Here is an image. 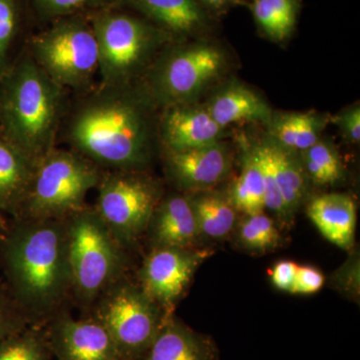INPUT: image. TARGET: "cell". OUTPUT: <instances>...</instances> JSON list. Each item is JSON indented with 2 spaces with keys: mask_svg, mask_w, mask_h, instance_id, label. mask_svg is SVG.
Returning <instances> with one entry per match:
<instances>
[{
  "mask_svg": "<svg viewBox=\"0 0 360 360\" xmlns=\"http://www.w3.org/2000/svg\"><path fill=\"white\" fill-rule=\"evenodd\" d=\"M70 101L59 136L103 172L142 170L153 155V108L143 82L103 85Z\"/></svg>",
  "mask_w": 360,
  "mask_h": 360,
  "instance_id": "cell-1",
  "label": "cell"
},
{
  "mask_svg": "<svg viewBox=\"0 0 360 360\" xmlns=\"http://www.w3.org/2000/svg\"><path fill=\"white\" fill-rule=\"evenodd\" d=\"M0 264L18 309H58L71 292L65 219L14 220L0 238Z\"/></svg>",
  "mask_w": 360,
  "mask_h": 360,
  "instance_id": "cell-2",
  "label": "cell"
},
{
  "mask_svg": "<svg viewBox=\"0 0 360 360\" xmlns=\"http://www.w3.org/2000/svg\"><path fill=\"white\" fill-rule=\"evenodd\" d=\"M68 92L25 49L0 77V136L35 165L58 146Z\"/></svg>",
  "mask_w": 360,
  "mask_h": 360,
  "instance_id": "cell-3",
  "label": "cell"
},
{
  "mask_svg": "<svg viewBox=\"0 0 360 360\" xmlns=\"http://www.w3.org/2000/svg\"><path fill=\"white\" fill-rule=\"evenodd\" d=\"M89 18L98 45L99 84L141 82L139 78L167 33L116 6L90 13Z\"/></svg>",
  "mask_w": 360,
  "mask_h": 360,
  "instance_id": "cell-4",
  "label": "cell"
},
{
  "mask_svg": "<svg viewBox=\"0 0 360 360\" xmlns=\"http://www.w3.org/2000/svg\"><path fill=\"white\" fill-rule=\"evenodd\" d=\"M103 172L75 151L56 146L35 163L16 219H68L86 206L87 194L96 189Z\"/></svg>",
  "mask_w": 360,
  "mask_h": 360,
  "instance_id": "cell-5",
  "label": "cell"
},
{
  "mask_svg": "<svg viewBox=\"0 0 360 360\" xmlns=\"http://www.w3.org/2000/svg\"><path fill=\"white\" fill-rule=\"evenodd\" d=\"M65 222L71 292L82 304H91L122 278L123 248L94 207L85 206Z\"/></svg>",
  "mask_w": 360,
  "mask_h": 360,
  "instance_id": "cell-6",
  "label": "cell"
},
{
  "mask_svg": "<svg viewBox=\"0 0 360 360\" xmlns=\"http://www.w3.org/2000/svg\"><path fill=\"white\" fill-rule=\"evenodd\" d=\"M30 39L26 51L56 84L75 94L94 86L98 75V45L89 14L52 21Z\"/></svg>",
  "mask_w": 360,
  "mask_h": 360,
  "instance_id": "cell-7",
  "label": "cell"
},
{
  "mask_svg": "<svg viewBox=\"0 0 360 360\" xmlns=\"http://www.w3.org/2000/svg\"><path fill=\"white\" fill-rule=\"evenodd\" d=\"M94 210L123 248L148 229L161 200L160 186L142 170L103 172Z\"/></svg>",
  "mask_w": 360,
  "mask_h": 360,
  "instance_id": "cell-8",
  "label": "cell"
},
{
  "mask_svg": "<svg viewBox=\"0 0 360 360\" xmlns=\"http://www.w3.org/2000/svg\"><path fill=\"white\" fill-rule=\"evenodd\" d=\"M96 319L115 341L120 354L148 352L165 319L162 307L149 297L139 284H111L96 300Z\"/></svg>",
  "mask_w": 360,
  "mask_h": 360,
  "instance_id": "cell-9",
  "label": "cell"
},
{
  "mask_svg": "<svg viewBox=\"0 0 360 360\" xmlns=\"http://www.w3.org/2000/svg\"><path fill=\"white\" fill-rule=\"evenodd\" d=\"M222 65L221 52L212 45L180 47L161 56L143 84L162 108L189 103L219 75Z\"/></svg>",
  "mask_w": 360,
  "mask_h": 360,
  "instance_id": "cell-10",
  "label": "cell"
},
{
  "mask_svg": "<svg viewBox=\"0 0 360 360\" xmlns=\"http://www.w3.org/2000/svg\"><path fill=\"white\" fill-rule=\"evenodd\" d=\"M210 255L206 250L155 246L139 271V286L163 310H170Z\"/></svg>",
  "mask_w": 360,
  "mask_h": 360,
  "instance_id": "cell-11",
  "label": "cell"
},
{
  "mask_svg": "<svg viewBox=\"0 0 360 360\" xmlns=\"http://www.w3.org/2000/svg\"><path fill=\"white\" fill-rule=\"evenodd\" d=\"M224 129L207 108L189 103L165 106L158 120V135L165 151L210 146L219 141Z\"/></svg>",
  "mask_w": 360,
  "mask_h": 360,
  "instance_id": "cell-12",
  "label": "cell"
},
{
  "mask_svg": "<svg viewBox=\"0 0 360 360\" xmlns=\"http://www.w3.org/2000/svg\"><path fill=\"white\" fill-rule=\"evenodd\" d=\"M165 162L169 176L186 191L212 188L231 168L229 150L219 141L188 150L165 151Z\"/></svg>",
  "mask_w": 360,
  "mask_h": 360,
  "instance_id": "cell-13",
  "label": "cell"
},
{
  "mask_svg": "<svg viewBox=\"0 0 360 360\" xmlns=\"http://www.w3.org/2000/svg\"><path fill=\"white\" fill-rule=\"evenodd\" d=\"M56 330L63 360H117L120 356L110 333L96 319L63 317Z\"/></svg>",
  "mask_w": 360,
  "mask_h": 360,
  "instance_id": "cell-14",
  "label": "cell"
},
{
  "mask_svg": "<svg viewBox=\"0 0 360 360\" xmlns=\"http://www.w3.org/2000/svg\"><path fill=\"white\" fill-rule=\"evenodd\" d=\"M148 229L155 246L191 248L200 236L188 196H168L156 206Z\"/></svg>",
  "mask_w": 360,
  "mask_h": 360,
  "instance_id": "cell-15",
  "label": "cell"
},
{
  "mask_svg": "<svg viewBox=\"0 0 360 360\" xmlns=\"http://www.w3.org/2000/svg\"><path fill=\"white\" fill-rule=\"evenodd\" d=\"M212 338L167 317L144 360H217Z\"/></svg>",
  "mask_w": 360,
  "mask_h": 360,
  "instance_id": "cell-16",
  "label": "cell"
},
{
  "mask_svg": "<svg viewBox=\"0 0 360 360\" xmlns=\"http://www.w3.org/2000/svg\"><path fill=\"white\" fill-rule=\"evenodd\" d=\"M309 217L319 232L331 243L349 250L354 243L356 206L347 194L329 193L310 202Z\"/></svg>",
  "mask_w": 360,
  "mask_h": 360,
  "instance_id": "cell-17",
  "label": "cell"
},
{
  "mask_svg": "<svg viewBox=\"0 0 360 360\" xmlns=\"http://www.w3.org/2000/svg\"><path fill=\"white\" fill-rule=\"evenodd\" d=\"M34 165L0 136V212L18 219Z\"/></svg>",
  "mask_w": 360,
  "mask_h": 360,
  "instance_id": "cell-18",
  "label": "cell"
},
{
  "mask_svg": "<svg viewBox=\"0 0 360 360\" xmlns=\"http://www.w3.org/2000/svg\"><path fill=\"white\" fill-rule=\"evenodd\" d=\"M144 14L165 33L187 34L202 23V13L194 0H115Z\"/></svg>",
  "mask_w": 360,
  "mask_h": 360,
  "instance_id": "cell-19",
  "label": "cell"
},
{
  "mask_svg": "<svg viewBox=\"0 0 360 360\" xmlns=\"http://www.w3.org/2000/svg\"><path fill=\"white\" fill-rule=\"evenodd\" d=\"M207 110L220 127L232 123L270 122L271 110L252 90L241 85H232L217 94Z\"/></svg>",
  "mask_w": 360,
  "mask_h": 360,
  "instance_id": "cell-20",
  "label": "cell"
},
{
  "mask_svg": "<svg viewBox=\"0 0 360 360\" xmlns=\"http://www.w3.org/2000/svg\"><path fill=\"white\" fill-rule=\"evenodd\" d=\"M326 120L314 113H284L270 122L277 144L291 151H302L321 139Z\"/></svg>",
  "mask_w": 360,
  "mask_h": 360,
  "instance_id": "cell-21",
  "label": "cell"
},
{
  "mask_svg": "<svg viewBox=\"0 0 360 360\" xmlns=\"http://www.w3.org/2000/svg\"><path fill=\"white\" fill-rule=\"evenodd\" d=\"M269 144L286 217H292L304 198L307 174L302 162L292 155V151L276 142H269Z\"/></svg>",
  "mask_w": 360,
  "mask_h": 360,
  "instance_id": "cell-22",
  "label": "cell"
},
{
  "mask_svg": "<svg viewBox=\"0 0 360 360\" xmlns=\"http://www.w3.org/2000/svg\"><path fill=\"white\" fill-rule=\"evenodd\" d=\"M191 198L200 234L224 238L236 224V208L231 200L217 193L200 194Z\"/></svg>",
  "mask_w": 360,
  "mask_h": 360,
  "instance_id": "cell-23",
  "label": "cell"
},
{
  "mask_svg": "<svg viewBox=\"0 0 360 360\" xmlns=\"http://www.w3.org/2000/svg\"><path fill=\"white\" fill-rule=\"evenodd\" d=\"M229 200L236 210L246 215L264 212V181L253 151L243 160V169L238 179L234 180Z\"/></svg>",
  "mask_w": 360,
  "mask_h": 360,
  "instance_id": "cell-24",
  "label": "cell"
},
{
  "mask_svg": "<svg viewBox=\"0 0 360 360\" xmlns=\"http://www.w3.org/2000/svg\"><path fill=\"white\" fill-rule=\"evenodd\" d=\"M305 174L317 186L335 184L342 176V163L340 155L330 144L321 141L300 151Z\"/></svg>",
  "mask_w": 360,
  "mask_h": 360,
  "instance_id": "cell-25",
  "label": "cell"
},
{
  "mask_svg": "<svg viewBox=\"0 0 360 360\" xmlns=\"http://www.w3.org/2000/svg\"><path fill=\"white\" fill-rule=\"evenodd\" d=\"M252 11L260 27L276 40L286 39L295 23L293 0H255Z\"/></svg>",
  "mask_w": 360,
  "mask_h": 360,
  "instance_id": "cell-26",
  "label": "cell"
},
{
  "mask_svg": "<svg viewBox=\"0 0 360 360\" xmlns=\"http://www.w3.org/2000/svg\"><path fill=\"white\" fill-rule=\"evenodd\" d=\"M40 20L56 21L77 14H90L115 6V0H25Z\"/></svg>",
  "mask_w": 360,
  "mask_h": 360,
  "instance_id": "cell-27",
  "label": "cell"
},
{
  "mask_svg": "<svg viewBox=\"0 0 360 360\" xmlns=\"http://www.w3.org/2000/svg\"><path fill=\"white\" fill-rule=\"evenodd\" d=\"M239 226V240L251 250L265 251L276 248L281 241V234L274 221L264 212L246 215Z\"/></svg>",
  "mask_w": 360,
  "mask_h": 360,
  "instance_id": "cell-28",
  "label": "cell"
},
{
  "mask_svg": "<svg viewBox=\"0 0 360 360\" xmlns=\"http://www.w3.org/2000/svg\"><path fill=\"white\" fill-rule=\"evenodd\" d=\"M20 0H0V77L13 61L11 51L20 32Z\"/></svg>",
  "mask_w": 360,
  "mask_h": 360,
  "instance_id": "cell-29",
  "label": "cell"
},
{
  "mask_svg": "<svg viewBox=\"0 0 360 360\" xmlns=\"http://www.w3.org/2000/svg\"><path fill=\"white\" fill-rule=\"evenodd\" d=\"M252 151L253 155L257 158L260 172H262L264 187L265 208H269L270 210L277 213V214L286 217L283 198H281L278 186H277L276 170H274L269 142L260 144Z\"/></svg>",
  "mask_w": 360,
  "mask_h": 360,
  "instance_id": "cell-30",
  "label": "cell"
},
{
  "mask_svg": "<svg viewBox=\"0 0 360 360\" xmlns=\"http://www.w3.org/2000/svg\"><path fill=\"white\" fill-rule=\"evenodd\" d=\"M0 360H44L37 341L30 338L9 341L0 347Z\"/></svg>",
  "mask_w": 360,
  "mask_h": 360,
  "instance_id": "cell-31",
  "label": "cell"
},
{
  "mask_svg": "<svg viewBox=\"0 0 360 360\" xmlns=\"http://www.w3.org/2000/svg\"><path fill=\"white\" fill-rule=\"evenodd\" d=\"M324 281L326 279L321 270L312 266H298L295 283L290 292L312 295L321 290Z\"/></svg>",
  "mask_w": 360,
  "mask_h": 360,
  "instance_id": "cell-32",
  "label": "cell"
},
{
  "mask_svg": "<svg viewBox=\"0 0 360 360\" xmlns=\"http://www.w3.org/2000/svg\"><path fill=\"white\" fill-rule=\"evenodd\" d=\"M297 269L298 265L290 260L277 262L271 272L272 283L278 290L291 291Z\"/></svg>",
  "mask_w": 360,
  "mask_h": 360,
  "instance_id": "cell-33",
  "label": "cell"
},
{
  "mask_svg": "<svg viewBox=\"0 0 360 360\" xmlns=\"http://www.w3.org/2000/svg\"><path fill=\"white\" fill-rule=\"evenodd\" d=\"M336 120H338L343 134L347 135L349 141L359 142L360 110L359 106L345 111Z\"/></svg>",
  "mask_w": 360,
  "mask_h": 360,
  "instance_id": "cell-34",
  "label": "cell"
},
{
  "mask_svg": "<svg viewBox=\"0 0 360 360\" xmlns=\"http://www.w3.org/2000/svg\"><path fill=\"white\" fill-rule=\"evenodd\" d=\"M338 283L340 288L347 291L356 295V290H359V260H354L345 264L340 269L338 276Z\"/></svg>",
  "mask_w": 360,
  "mask_h": 360,
  "instance_id": "cell-35",
  "label": "cell"
},
{
  "mask_svg": "<svg viewBox=\"0 0 360 360\" xmlns=\"http://www.w3.org/2000/svg\"><path fill=\"white\" fill-rule=\"evenodd\" d=\"M16 310L20 309L8 295H0V342L11 330Z\"/></svg>",
  "mask_w": 360,
  "mask_h": 360,
  "instance_id": "cell-36",
  "label": "cell"
},
{
  "mask_svg": "<svg viewBox=\"0 0 360 360\" xmlns=\"http://www.w3.org/2000/svg\"><path fill=\"white\" fill-rule=\"evenodd\" d=\"M9 225L11 224H9L8 220H7L6 215L0 212V238L6 233Z\"/></svg>",
  "mask_w": 360,
  "mask_h": 360,
  "instance_id": "cell-37",
  "label": "cell"
},
{
  "mask_svg": "<svg viewBox=\"0 0 360 360\" xmlns=\"http://www.w3.org/2000/svg\"><path fill=\"white\" fill-rule=\"evenodd\" d=\"M205 4H210V6L220 7L224 6L227 0H202Z\"/></svg>",
  "mask_w": 360,
  "mask_h": 360,
  "instance_id": "cell-38",
  "label": "cell"
}]
</instances>
